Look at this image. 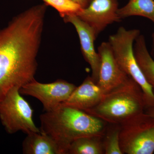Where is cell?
<instances>
[{
  "instance_id": "9c48e42d",
  "label": "cell",
  "mask_w": 154,
  "mask_h": 154,
  "mask_svg": "<svg viewBox=\"0 0 154 154\" xmlns=\"http://www.w3.org/2000/svg\"><path fill=\"white\" fill-rule=\"evenodd\" d=\"M118 9V0H91L77 16L93 28L97 36L108 25L121 21Z\"/></svg>"
},
{
  "instance_id": "7a4b0ae2",
  "label": "cell",
  "mask_w": 154,
  "mask_h": 154,
  "mask_svg": "<svg viewBox=\"0 0 154 154\" xmlns=\"http://www.w3.org/2000/svg\"><path fill=\"white\" fill-rule=\"evenodd\" d=\"M40 131L57 143L64 154L70 144L88 136L104 137L107 122L85 111L60 104L40 116Z\"/></svg>"
},
{
  "instance_id": "52a82bcc",
  "label": "cell",
  "mask_w": 154,
  "mask_h": 154,
  "mask_svg": "<svg viewBox=\"0 0 154 154\" xmlns=\"http://www.w3.org/2000/svg\"><path fill=\"white\" fill-rule=\"evenodd\" d=\"M76 86L63 80L50 83H42L33 80L19 90L20 94L38 99L45 112L50 111L69 99Z\"/></svg>"
},
{
  "instance_id": "6da1fadb",
  "label": "cell",
  "mask_w": 154,
  "mask_h": 154,
  "mask_svg": "<svg viewBox=\"0 0 154 154\" xmlns=\"http://www.w3.org/2000/svg\"><path fill=\"white\" fill-rule=\"evenodd\" d=\"M46 5L24 11L0 30V102L11 89L35 79Z\"/></svg>"
},
{
  "instance_id": "e0dca14e",
  "label": "cell",
  "mask_w": 154,
  "mask_h": 154,
  "mask_svg": "<svg viewBox=\"0 0 154 154\" xmlns=\"http://www.w3.org/2000/svg\"><path fill=\"white\" fill-rule=\"evenodd\" d=\"M46 5L51 6L59 13L62 18L77 15L83 9L81 6L70 0H43Z\"/></svg>"
},
{
  "instance_id": "ffe728a7",
  "label": "cell",
  "mask_w": 154,
  "mask_h": 154,
  "mask_svg": "<svg viewBox=\"0 0 154 154\" xmlns=\"http://www.w3.org/2000/svg\"><path fill=\"white\" fill-rule=\"evenodd\" d=\"M153 47H154V33L153 35Z\"/></svg>"
},
{
  "instance_id": "ac0fdd59",
  "label": "cell",
  "mask_w": 154,
  "mask_h": 154,
  "mask_svg": "<svg viewBox=\"0 0 154 154\" xmlns=\"http://www.w3.org/2000/svg\"><path fill=\"white\" fill-rule=\"evenodd\" d=\"M81 6L83 9L85 8L89 5L91 0H70Z\"/></svg>"
},
{
  "instance_id": "9a60e30c",
  "label": "cell",
  "mask_w": 154,
  "mask_h": 154,
  "mask_svg": "<svg viewBox=\"0 0 154 154\" xmlns=\"http://www.w3.org/2000/svg\"><path fill=\"white\" fill-rule=\"evenodd\" d=\"M117 14L120 19L131 16H140L154 23V0H129L128 3L119 8Z\"/></svg>"
},
{
  "instance_id": "d6986e66",
  "label": "cell",
  "mask_w": 154,
  "mask_h": 154,
  "mask_svg": "<svg viewBox=\"0 0 154 154\" xmlns=\"http://www.w3.org/2000/svg\"><path fill=\"white\" fill-rule=\"evenodd\" d=\"M146 110V111H145L146 113L154 117V107L147 108Z\"/></svg>"
},
{
  "instance_id": "5bb4252c",
  "label": "cell",
  "mask_w": 154,
  "mask_h": 154,
  "mask_svg": "<svg viewBox=\"0 0 154 154\" xmlns=\"http://www.w3.org/2000/svg\"><path fill=\"white\" fill-rule=\"evenodd\" d=\"M103 137L88 136L76 139L69 146L66 154H103Z\"/></svg>"
},
{
  "instance_id": "7c38bea8",
  "label": "cell",
  "mask_w": 154,
  "mask_h": 154,
  "mask_svg": "<svg viewBox=\"0 0 154 154\" xmlns=\"http://www.w3.org/2000/svg\"><path fill=\"white\" fill-rule=\"evenodd\" d=\"M25 154H64L57 143L42 131L27 134L22 143Z\"/></svg>"
},
{
  "instance_id": "5b68a950",
  "label": "cell",
  "mask_w": 154,
  "mask_h": 154,
  "mask_svg": "<svg viewBox=\"0 0 154 154\" xmlns=\"http://www.w3.org/2000/svg\"><path fill=\"white\" fill-rule=\"evenodd\" d=\"M119 137L123 154H153L154 117L144 112L122 122Z\"/></svg>"
},
{
  "instance_id": "4fadbf2b",
  "label": "cell",
  "mask_w": 154,
  "mask_h": 154,
  "mask_svg": "<svg viewBox=\"0 0 154 154\" xmlns=\"http://www.w3.org/2000/svg\"><path fill=\"white\" fill-rule=\"evenodd\" d=\"M133 50L138 64L154 91V60L149 52L143 35L140 34L136 38Z\"/></svg>"
},
{
  "instance_id": "8fae6325",
  "label": "cell",
  "mask_w": 154,
  "mask_h": 154,
  "mask_svg": "<svg viewBox=\"0 0 154 154\" xmlns=\"http://www.w3.org/2000/svg\"><path fill=\"white\" fill-rule=\"evenodd\" d=\"M105 94L91 76H88L79 87H76L69 99L62 105L82 110L97 105Z\"/></svg>"
},
{
  "instance_id": "2e32d148",
  "label": "cell",
  "mask_w": 154,
  "mask_h": 154,
  "mask_svg": "<svg viewBox=\"0 0 154 154\" xmlns=\"http://www.w3.org/2000/svg\"><path fill=\"white\" fill-rule=\"evenodd\" d=\"M110 124L103 138L104 153L123 154L120 144V124Z\"/></svg>"
},
{
  "instance_id": "277c9868",
  "label": "cell",
  "mask_w": 154,
  "mask_h": 154,
  "mask_svg": "<svg viewBox=\"0 0 154 154\" xmlns=\"http://www.w3.org/2000/svg\"><path fill=\"white\" fill-rule=\"evenodd\" d=\"M140 34V31L137 29L128 30L121 27L116 33L110 35L108 42L121 68L142 91L146 109L154 107V91L147 82L135 57L134 44Z\"/></svg>"
},
{
  "instance_id": "8992f818",
  "label": "cell",
  "mask_w": 154,
  "mask_h": 154,
  "mask_svg": "<svg viewBox=\"0 0 154 154\" xmlns=\"http://www.w3.org/2000/svg\"><path fill=\"white\" fill-rule=\"evenodd\" d=\"M19 90L17 87L11 89L0 102L1 122L6 131L11 134L19 131L27 134L40 132L33 120V110Z\"/></svg>"
},
{
  "instance_id": "3957f363",
  "label": "cell",
  "mask_w": 154,
  "mask_h": 154,
  "mask_svg": "<svg viewBox=\"0 0 154 154\" xmlns=\"http://www.w3.org/2000/svg\"><path fill=\"white\" fill-rule=\"evenodd\" d=\"M146 109L142 91L130 78L124 85L105 94L97 105L85 112L109 124H120Z\"/></svg>"
},
{
  "instance_id": "30bf717a",
  "label": "cell",
  "mask_w": 154,
  "mask_h": 154,
  "mask_svg": "<svg viewBox=\"0 0 154 154\" xmlns=\"http://www.w3.org/2000/svg\"><path fill=\"white\" fill-rule=\"evenodd\" d=\"M65 22L71 23L74 26L79 38L81 49L83 56L91 66L92 77L94 82L98 83L101 65V58L94 47L96 37L93 28L75 15L64 17Z\"/></svg>"
},
{
  "instance_id": "ba28073f",
  "label": "cell",
  "mask_w": 154,
  "mask_h": 154,
  "mask_svg": "<svg viewBox=\"0 0 154 154\" xmlns=\"http://www.w3.org/2000/svg\"><path fill=\"white\" fill-rule=\"evenodd\" d=\"M98 51L101 65L97 84L105 94L124 85L130 77L119 66L108 42H102Z\"/></svg>"
}]
</instances>
